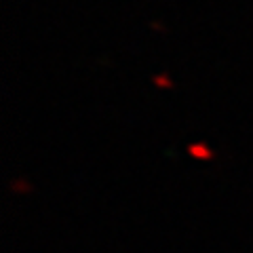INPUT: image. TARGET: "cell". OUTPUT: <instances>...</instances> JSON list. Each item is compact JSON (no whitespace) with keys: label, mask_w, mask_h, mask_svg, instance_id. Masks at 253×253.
I'll return each mask as SVG.
<instances>
[{"label":"cell","mask_w":253,"mask_h":253,"mask_svg":"<svg viewBox=\"0 0 253 253\" xmlns=\"http://www.w3.org/2000/svg\"><path fill=\"white\" fill-rule=\"evenodd\" d=\"M188 152H190V156L201 158V161H209V158H213V152L209 150L207 144H190L188 146Z\"/></svg>","instance_id":"1"},{"label":"cell","mask_w":253,"mask_h":253,"mask_svg":"<svg viewBox=\"0 0 253 253\" xmlns=\"http://www.w3.org/2000/svg\"><path fill=\"white\" fill-rule=\"evenodd\" d=\"M13 190H15V192H28L30 186H28V181L17 179V181H13Z\"/></svg>","instance_id":"3"},{"label":"cell","mask_w":253,"mask_h":253,"mask_svg":"<svg viewBox=\"0 0 253 253\" xmlns=\"http://www.w3.org/2000/svg\"><path fill=\"white\" fill-rule=\"evenodd\" d=\"M152 81L156 83V86H161V89H169V86H171V81L167 76H154Z\"/></svg>","instance_id":"2"}]
</instances>
